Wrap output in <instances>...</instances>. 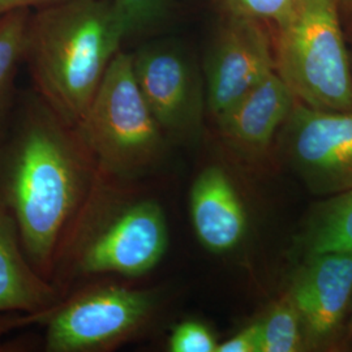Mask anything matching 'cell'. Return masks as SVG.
Returning <instances> with one entry per match:
<instances>
[{"mask_svg": "<svg viewBox=\"0 0 352 352\" xmlns=\"http://www.w3.org/2000/svg\"><path fill=\"white\" fill-rule=\"evenodd\" d=\"M298 0H214L222 16L247 17L263 23H278L287 16Z\"/></svg>", "mask_w": 352, "mask_h": 352, "instance_id": "obj_18", "label": "cell"}, {"mask_svg": "<svg viewBox=\"0 0 352 352\" xmlns=\"http://www.w3.org/2000/svg\"><path fill=\"white\" fill-rule=\"evenodd\" d=\"M261 324L260 318L243 327L231 338L219 342L215 352H260Z\"/></svg>", "mask_w": 352, "mask_h": 352, "instance_id": "obj_20", "label": "cell"}, {"mask_svg": "<svg viewBox=\"0 0 352 352\" xmlns=\"http://www.w3.org/2000/svg\"><path fill=\"white\" fill-rule=\"evenodd\" d=\"M155 308L157 298L148 289L119 285L84 289L41 315L46 317V350H110L148 325Z\"/></svg>", "mask_w": 352, "mask_h": 352, "instance_id": "obj_6", "label": "cell"}, {"mask_svg": "<svg viewBox=\"0 0 352 352\" xmlns=\"http://www.w3.org/2000/svg\"><path fill=\"white\" fill-rule=\"evenodd\" d=\"M296 102L273 69L215 122L219 136L240 157L260 158L272 148Z\"/></svg>", "mask_w": 352, "mask_h": 352, "instance_id": "obj_11", "label": "cell"}, {"mask_svg": "<svg viewBox=\"0 0 352 352\" xmlns=\"http://www.w3.org/2000/svg\"><path fill=\"white\" fill-rule=\"evenodd\" d=\"M69 0H0V16L17 10H32L43 8L49 6H55L65 3Z\"/></svg>", "mask_w": 352, "mask_h": 352, "instance_id": "obj_21", "label": "cell"}, {"mask_svg": "<svg viewBox=\"0 0 352 352\" xmlns=\"http://www.w3.org/2000/svg\"><path fill=\"white\" fill-rule=\"evenodd\" d=\"M126 38L139 37L164 25L171 14V0H111Z\"/></svg>", "mask_w": 352, "mask_h": 352, "instance_id": "obj_17", "label": "cell"}, {"mask_svg": "<svg viewBox=\"0 0 352 352\" xmlns=\"http://www.w3.org/2000/svg\"><path fill=\"white\" fill-rule=\"evenodd\" d=\"M189 213L197 239L208 251L226 253L247 231V213L231 177L219 166H208L189 192Z\"/></svg>", "mask_w": 352, "mask_h": 352, "instance_id": "obj_12", "label": "cell"}, {"mask_svg": "<svg viewBox=\"0 0 352 352\" xmlns=\"http://www.w3.org/2000/svg\"><path fill=\"white\" fill-rule=\"evenodd\" d=\"M126 39L111 0H69L30 14L25 63L38 97L77 126Z\"/></svg>", "mask_w": 352, "mask_h": 352, "instance_id": "obj_2", "label": "cell"}, {"mask_svg": "<svg viewBox=\"0 0 352 352\" xmlns=\"http://www.w3.org/2000/svg\"><path fill=\"white\" fill-rule=\"evenodd\" d=\"M97 177V164L77 128L39 97L29 102L0 148V199L42 277H50L67 250Z\"/></svg>", "mask_w": 352, "mask_h": 352, "instance_id": "obj_1", "label": "cell"}, {"mask_svg": "<svg viewBox=\"0 0 352 352\" xmlns=\"http://www.w3.org/2000/svg\"><path fill=\"white\" fill-rule=\"evenodd\" d=\"M274 69L266 23L223 16L204 63L206 111L217 122Z\"/></svg>", "mask_w": 352, "mask_h": 352, "instance_id": "obj_10", "label": "cell"}, {"mask_svg": "<svg viewBox=\"0 0 352 352\" xmlns=\"http://www.w3.org/2000/svg\"><path fill=\"white\" fill-rule=\"evenodd\" d=\"M218 343L213 331L196 320L177 324L168 338L173 352H215Z\"/></svg>", "mask_w": 352, "mask_h": 352, "instance_id": "obj_19", "label": "cell"}, {"mask_svg": "<svg viewBox=\"0 0 352 352\" xmlns=\"http://www.w3.org/2000/svg\"><path fill=\"white\" fill-rule=\"evenodd\" d=\"M141 94L166 138L195 139L206 111L205 85L188 54L173 43H151L132 54Z\"/></svg>", "mask_w": 352, "mask_h": 352, "instance_id": "obj_8", "label": "cell"}, {"mask_svg": "<svg viewBox=\"0 0 352 352\" xmlns=\"http://www.w3.org/2000/svg\"><path fill=\"white\" fill-rule=\"evenodd\" d=\"M274 142L312 195L325 199L351 190L352 110H320L298 101Z\"/></svg>", "mask_w": 352, "mask_h": 352, "instance_id": "obj_7", "label": "cell"}, {"mask_svg": "<svg viewBox=\"0 0 352 352\" xmlns=\"http://www.w3.org/2000/svg\"><path fill=\"white\" fill-rule=\"evenodd\" d=\"M260 324V352L308 351L302 318L287 292L267 308Z\"/></svg>", "mask_w": 352, "mask_h": 352, "instance_id": "obj_16", "label": "cell"}, {"mask_svg": "<svg viewBox=\"0 0 352 352\" xmlns=\"http://www.w3.org/2000/svg\"><path fill=\"white\" fill-rule=\"evenodd\" d=\"M338 0H298L273 37L274 69L300 103L352 110V63Z\"/></svg>", "mask_w": 352, "mask_h": 352, "instance_id": "obj_4", "label": "cell"}, {"mask_svg": "<svg viewBox=\"0 0 352 352\" xmlns=\"http://www.w3.org/2000/svg\"><path fill=\"white\" fill-rule=\"evenodd\" d=\"M120 182L98 177L67 250L84 276L141 277L153 270L168 248L164 208L148 197L124 196Z\"/></svg>", "mask_w": 352, "mask_h": 352, "instance_id": "obj_3", "label": "cell"}, {"mask_svg": "<svg viewBox=\"0 0 352 352\" xmlns=\"http://www.w3.org/2000/svg\"><path fill=\"white\" fill-rule=\"evenodd\" d=\"M286 292L302 318L308 351L344 346L352 307V251L305 256Z\"/></svg>", "mask_w": 352, "mask_h": 352, "instance_id": "obj_9", "label": "cell"}, {"mask_svg": "<svg viewBox=\"0 0 352 352\" xmlns=\"http://www.w3.org/2000/svg\"><path fill=\"white\" fill-rule=\"evenodd\" d=\"M347 331H349V338H352V307L350 318H349V327H347Z\"/></svg>", "mask_w": 352, "mask_h": 352, "instance_id": "obj_23", "label": "cell"}, {"mask_svg": "<svg viewBox=\"0 0 352 352\" xmlns=\"http://www.w3.org/2000/svg\"><path fill=\"white\" fill-rule=\"evenodd\" d=\"M58 295L29 263L12 214L0 199V315H43L58 304Z\"/></svg>", "mask_w": 352, "mask_h": 352, "instance_id": "obj_13", "label": "cell"}, {"mask_svg": "<svg viewBox=\"0 0 352 352\" xmlns=\"http://www.w3.org/2000/svg\"><path fill=\"white\" fill-rule=\"evenodd\" d=\"M305 256L352 251V189L316 204L299 238Z\"/></svg>", "mask_w": 352, "mask_h": 352, "instance_id": "obj_14", "label": "cell"}, {"mask_svg": "<svg viewBox=\"0 0 352 352\" xmlns=\"http://www.w3.org/2000/svg\"><path fill=\"white\" fill-rule=\"evenodd\" d=\"M30 14V10H17L0 16V138L12 104L19 68L25 62Z\"/></svg>", "mask_w": 352, "mask_h": 352, "instance_id": "obj_15", "label": "cell"}, {"mask_svg": "<svg viewBox=\"0 0 352 352\" xmlns=\"http://www.w3.org/2000/svg\"><path fill=\"white\" fill-rule=\"evenodd\" d=\"M76 128L107 177L128 180L162 160L166 136L141 94L132 54L118 51Z\"/></svg>", "mask_w": 352, "mask_h": 352, "instance_id": "obj_5", "label": "cell"}, {"mask_svg": "<svg viewBox=\"0 0 352 352\" xmlns=\"http://www.w3.org/2000/svg\"><path fill=\"white\" fill-rule=\"evenodd\" d=\"M340 1V12L346 11L352 16V0H338Z\"/></svg>", "mask_w": 352, "mask_h": 352, "instance_id": "obj_22", "label": "cell"}]
</instances>
